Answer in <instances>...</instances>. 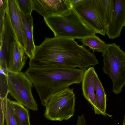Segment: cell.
Wrapping results in <instances>:
<instances>
[{"instance_id": "obj_1", "label": "cell", "mask_w": 125, "mask_h": 125, "mask_svg": "<svg viewBox=\"0 0 125 125\" xmlns=\"http://www.w3.org/2000/svg\"><path fill=\"white\" fill-rule=\"evenodd\" d=\"M78 44L75 39L54 37L46 38L36 46L29 66L36 68L58 67L79 69L84 71L98 63L93 52Z\"/></svg>"}, {"instance_id": "obj_2", "label": "cell", "mask_w": 125, "mask_h": 125, "mask_svg": "<svg viewBox=\"0 0 125 125\" xmlns=\"http://www.w3.org/2000/svg\"><path fill=\"white\" fill-rule=\"evenodd\" d=\"M84 71L76 68L29 67L25 73L34 85L42 104L45 107L54 93L81 82Z\"/></svg>"}, {"instance_id": "obj_3", "label": "cell", "mask_w": 125, "mask_h": 125, "mask_svg": "<svg viewBox=\"0 0 125 125\" xmlns=\"http://www.w3.org/2000/svg\"><path fill=\"white\" fill-rule=\"evenodd\" d=\"M44 20L54 37L82 39L96 34L73 8L59 15L44 18Z\"/></svg>"}, {"instance_id": "obj_4", "label": "cell", "mask_w": 125, "mask_h": 125, "mask_svg": "<svg viewBox=\"0 0 125 125\" xmlns=\"http://www.w3.org/2000/svg\"><path fill=\"white\" fill-rule=\"evenodd\" d=\"M102 53L103 70L112 80L113 92L118 94L125 85V52L113 43L106 44Z\"/></svg>"}, {"instance_id": "obj_5", "label": "cell", "mask_w": 125, "mask_h": 125, "mask_svg": "<svg viewBox=\"0 0 125 125\" xmlns=\"http://www.w3.org/2000/svg\"><path fill=\"white\" fill-rule=\"evenodd\" d=\"M75 96L73 88L59 90L50 97L46 105L44 116L51 121L67 120L74 115Z\"/></svg>"}, {"instance_id": "obj_6", "label": "cell", "mask_w": 125, "mask_h": 125, "mask_svg": "<svg viewBox=\"0 0 125 125\" xmlns=\"http://www.w3.org/2000/svg\"><path fill=\"white\" fill-rule=\"evenodd\" d=\"M7 83L9 93L17 102L28 109L37 111L32 92L33 84L25 73L8 70Z\"/></svg>"}, {"instance_id": "obj_7", "label": "cell", "mask_w": 125, "mask_h": 125, "mask_svg": "<svg viewBox=\"0 0 125 125\" xmlns=\"http://www.w3.org/2000/svg\"><path fill=\"white\" fill-rule=\"evenodd\" d=\"M73 8L83 21L96 34L105 36L107 28L98 13L94 0H81Z\"/></svg>"}, {"instance_id": "obj_8", "label": "cell", "mask_w": 125, "mask_h": 125, "mask_svg": "<svg viewBox=\"0 0 125 125\" xmlns=\"http://www.w3.org/2000/svg\"><path fill=\"white\" fill-rule=\"evenodd\" d=\"M34 10L46 18L58 15L73 8L69 0H31Z\"/></svg>"}, {"instance_id": "obj_9", "label": "cell", "mask_w": 125, "mask_h": 125, "mask_svg": "<svg viewBox=\"0 0 125 125\" xmlns=\"http://www.w3.org/2000/svg\"><path fill=\"white\" fill-rule=\"evenodd\" d=\"M6 13L9 16L18 42L24 51L27 46V39L19 10L15 0H7Z\"/></svg>"}, {"instance_id": "obj_10", "label": "cell", "mask_w": 125, "mask_h": 125, "mask_svg": "<svg viewBox=\"0 0 125 125\" xmlns=\"http://www.w3.org/2000/svg\"><path fill=\"white\" fill-rule=\"evenodd\" d=\"M114 1L112 19L106 33L109 38L112 39L120 36L125 22V0H114Z\"/></svg>"}, {"instance_id": "obj_11", "label": "cell", "mask_w": 125, "mask_h": 125, "mask_svg": "<svg viewBox=\"0 0 125 125\" xmlns=\"http://www.w3.org/2000/svg\"><path fill=\"white\" fill-rule=\"evenodd\" d=\"M17 41L9 16L6 13L2 35L0 38V62L3 66L7 65V54L13 44Z\"/></svg>"}, {"instance_id": "obj_12", "label": "cell", "mask_w": 125, "mask_h": 125, "mask_svg": "<svg viewBox=\"0 0 125 125\" xmlns=\"http://www.w3.org/2000/svg\"><path fill=\"white\" fill-rule=\"evenodd\" d=\"M94 68L91 67L84 71L82 81L83 94L93 108L96 114L102 113L96 105L94 83Z\"/></svg>"}, {"instance_id": "obj_13", "label": "cell", "mask_w": 125, "mask_h": 125, "mask_svg": "<svg viewBox=\"0 0 125 125\" xmlns=\"http://www.w3.org/2000/svg\"><path fill=\"white\" fill-rule=\"evenodd\" d=\"M25 54L18 42H14L7 55L8 70L16 72H21L24 68L27 58Z\"/></svg>"}, {"instance_id": "obj_14", "label": "cell", "mask_w": 125, "mask_h": 125, "mask_svg": "<svg viewBox=\"0 0 125 125\" xmlns=\"http://www.w3.org/2000/svg\"><path fill=\"white\" fill-rule=\"evenodd\" d=\"M19 11L27 40V47L24 52L29 60H31L33 57L36 46L33 35V18L31 14L25 15L20 10Z\"/></svg>"}, {"instance_id": "obj_15", "label": "cell", "mask_w": 125, "mask_h": 125, "mask_svg": "<svg viewBox=\"0 0 125 125\" xmlns=\"http://www.w3.org/2000/svg\"><path fill=\"white\" fill-rule=\"evenodd\" d=\"M94 2L99 15L107 28L112 19L114 7V0H94Z\"/></svg>"}, {"instance_id": "obj_16", "label": "cell", "mask_w": 125, "mask_h": 125, "mask_svg": "<svg viewBox=\"0 0 125 125\" xmlns=\"http://www.w3.org/2000/svg\"><path fill=\"white\" fill-rule=\"evenodd\" d=\"M94 83L96 105L102 113L106 115V96L102 83L96 72L94 74Z\"/></svg>"}, {"instance_id": "obj_17", "label": "cell", "mask_w": 125, "mask_h": 125, "mask_svg": "<svg viewBox=\"0 0 125 125\" xmlns=\"http://www.w3.org/2000/svg\"><path fill=\"white\" fill-rule=\"evenodd\" d=\"M11 103L18 125H31L28 109L17 101Z\"/></svg>"}, {"instance_id": "obj_18", "label": "cell", "mask_w": 125, "mask_h": 125, "mask_svg": "<svg viewBox=\"0 0 125 125\" xmlns=\"http://www.w3.org/2000/svg\"><path fill=\"white\" fill-rule=\"evenodd\" d=\"M81 41L83 46L89 47L93 52L95 51L102 53L107 44L95 34L83 38Z\"/></svg>"}, {"instance_id": "obj_19", "label": "cell", "mask_w": 125, "mask_h": 125, "mask_svg": "<svg viewBox=\"0 0 125 125\" xmlns=\"http://www.w3.org/2000/svg\"><path fill=\"white\" fill-rule=\"evenodd\" d=\"M5 100V119L6 125H18L15 118L11 101L7 97Z\"/></svg>"}, {"instance_id": "obj_20", "label": "cell", "mask_w": 125, "mask_h": 125, "mask_svg": "<svg viewBox=\"0 0 125 125\" xmlns=\"http://www.w3.org/2000/svg\"><path fill=\"white\" fill-rule=\"evenodd\" d=\"M0 98L5 99L7 97L9 93L7 83V75L3 69L0 67Z\"/></svg>"}, {"instance_id": "obj_21", "label": "cell", "mask_w": 125, "mask_h": 125, "mask_svg": "<svg viewBox=\"0 0 125 125\" xmlns=\"http://www.w3.org/2000/svg\"><path fill=\"white\" fill-rule=\"evenodd\" d=\"M19 10L25 15L31 14L33 10L31 0H15Z\"/></svg>"}, {"instance_id": "obj_22", "label": "cell", "mask_w": 125, "mask_h": 125, "mask_svg": "<svg viewBox=\"0 0 125 125\" xmlns=\"http://www.w3.org/2000/svg\"><path fill=\"white\" fill-rule=\"evenodd\" d=\"M7 5V0H0V38L2 36Z\"/></svg>"}, {"instance_id": "obj_23", "label": "cell", "mask_w": 125, "mask_h": 125, "mask_svg": "<svg viewBox=\"0 0 125 125\" xmlns=\"http://www.w3.org/2000/svg\"><path fill=\"white\" fill-rule=\"evenodd\" d=\"M5 99L0 98V125H4V121L5 119Z\"/></svg>"}, {"instance_id": "obj_24", "label": "cell", "mask_w": 125, "mask_h": 125, "mask_svg": "<svg viewBox=\"0 0 125 125\" xmlns=\"http://www.w3.org/2000/svg\"><path fill=\"white\" fill-rule=\"evenodd\" d=\"M86 125V123L85 122V119L84 115L83 114L80 116L78 115L77 122L76 125Z\"/></svg>"}, {"instance_id": "obj_25", "label": "cell", "mask_w": 125, "mask_h": 125, "mask_svg": "<svg viewBox=\"0 0 125 125\" xmlns=\"http://www.w3.org/2000/svg\"><path fill=\"white\" fill-rule=\"evenodd\" d=\"M81 0H69V1L73 8L74 6L80 1Z\"/></svg>"}, {"instance_id": "obj_26", "label": "cell", "mask_w": 125, "mask_h": 125, "mask_svg": "<svg viewBox=\"0 0 125 125\" xmlns=\"http://www.w3.org/2000/svg\"><path fill=\"white\" fill-rule=\"evenodd\" d=\"M123 125H125V114L124 116Z\"/></svg>"}, {"instance_id": "obj_27", "label": "cell", "mask_w": 125, "mask_h": 125, "mask_svg": "<svg viewBox=\"0 0 125 125\" xmlns=\"http://www.w3.org/2000/svg\"><path fill=\"white\" fill-rule=\"evenodd\" d=\"M125 26V22L124 24V26Z\"/></svg>"}, {"instance_id": "obj_28", "label": "cell", "mask_w": 125, "mask_h": 125, "mask_svg": "<svg viewBox=\"0 0 125 125\" xmlns=\"http://www.w3.org/2000/svg\"></svg>"}]
</instances>
